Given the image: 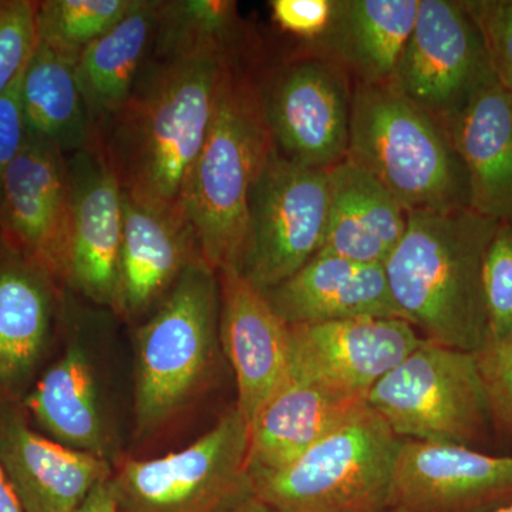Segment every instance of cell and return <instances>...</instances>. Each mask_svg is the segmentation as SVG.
Here are the masks:
<instances>
[{
	"label": "cell",
	"mask_w": 512,
	"mask_h": 512,
	"mask_svg": "<svg viewBox=\"0 0 512 512\" xmlns=\"http://www.w3.org/2000/svg\"><path fill=\"white\" fill-rule=\"evenodd\" d=\"M237 42L161 18L150 55L120 110L96 141L131 200L184 217V194L210 130Z\"/></svg>",
	"instance_id": "1"
},
{
	"label": "cell",
	"mask_w": 512,
	"mask_h": 512,
	"mask_svg": "<svg viewBox=\"0 0 512 512\" xmlns=\"http://www.w3.org/2000/svg\"><path fill=\"white\" fill-rule=\"evenodd\" d=\"M498 224L471 208L409 214L383 268L400 315L424 339L477 355L487 345L483 265Z\"/></svg>",
	"instance_id": "2"
},
{
	"label": "cell",
	"mask_w": 512,
	"mask_h": 512,
	"mask_svg": "<svg viewBox=\"0 0 512 512\" xmlns=\"http://www.w3.org/2000/svg\"><path fill=\"white\" fill-rule=\"evenodd\" d=\"M274 148L261 79L245 66L238 50L225 72L210 130L184 194L185 220L201 258L215 272L238 268L249 192Z\"/></svg>",
	"instance_id": "3"
},
{
	"label": "cell",
	"mask_w": 512,
	"mask_h": 512,
	"mask_svg": "<svg viewBox=\"0 0 512 512\" xmlns=\"http://www.w3.org/2000/svg\"><path fill=\"white\" fill-rule=\"evenodd\" d=\"M348 157L409 214L471 208L466 167L447 128L393 83L353 84Z\"/></svg>",
	"instance_id": "4"
},
{
	"label": "cell",
	"mask_w": 512,
	"mask_h": 512,
	"mask_svg": "<svg viewBox=\"0 0 512 512\" xmlns=\"http://www.w3.org/2000/svg\"><path fill=\"white\" fill-rule=\"evenodd\" d=\"M218 272L204 259L184 269L137 332L134 420L150 436L183 413L210 379L220 342Z\"/></svg>",
	"instance_id": "5"
},
{
	"label": "cell",
	"mask_w": 512,
	"mask_h": 512,
	"mask_svg": "<svg viewBox=\"0 0 512 512\" xmlns=\"http://www.w3.org/2000/svg\"><path fill=\"white\" fill-rule=\"evenodd\" d=\"M400 444L366 404L289 466L251 478L255 497L278 512H387Z\"/></svg>",
	"instance_id": "6"
},
{
	"label": "cell",
	"mask_w": 512,
	"mask_h": 512,
	"mask_svg": "<svg viewBox=\"0 0 512 512\" xmlns=\"http://www.w3.org/2000/svg\"><path fill=\"white\" fill-rule=\"evenodd\" d=\"M366 403L402 440L471 447L494 420L477 353L427 339L373 386Z\"/></svg>",
	"instance_id": "7"
},
{
	"label": "cell",
	"mask_w": 512,
	"mask_h": 512,
	"mask_svg": "<svg viewBox=\"0 0 512 512\" xmlns=\"http://www.w3.org/2000/svg\"><path fill=\"white\" fill-rule=\"evenodd\" d=\"M249 430L237 406L190 446L167 456L121 458L110 484L119 512H234L254 494Z\"/></svg>",
	"instance_id": "8"
},
{
	"label": "cell",
	"mask_w": 512,
	"mask_h": 512,
	"mask_svg": "<svg viewBox=\"0 0 512 512\" xmlns=\"http://www.w3.org/2000/svg\"><path fill=\"white\" fill-rule=\"evenodd\" d=\"M330 204L329 168L308 167L276 147L256 175L238 271L258 291L275 288L319 254Z\"/></svg>",
	"instance_id": "9"
},
{
	"label": "cell",
	"mask_w": 512,
	"mask_h": 512,
	"mask_svg": "<svg viewBox=\"0 0 512 512\" xmlns=\"http://www.w3.org/2000/svg\"><path fill=\"white\" fill-rule=\"evenodd\" d=\"M493 82L483 35L464 2L420 0L394 86L446 127Z\"/></svg>",
	"instance_id": "10"
},
{
	"label": "cell",
	"mask_w": 512,
	"mask_h": 512,
	"mask_svg": "<svg viewBox=\"0 0 512 512\" xmlns=\"http://www.w3.org/2000/svg\"><path fill=\"white\" fill-rule=\"evenodd\" d=\"M322 53L296 57L261 79L266 123L276 150L308 167L348 157L353 86Z\"/></svg>",
	"instance_id": "11"
},
{
	"label": "cell",
	"mask_w": 512,
	"mask_h": 512,
	"mask_svg": "<svg viewBox=\"0 0 512 512\" xmlns=\"http://www.w3.org/2000/svg\"><path fill=\"white\" fill-rule=\"evenodd\" d=\"M70 217L66 154L28 134L0 181V229L6 247L63 281Z\"/></svg>",
	"instance_id": "12"
},
{
	"label": "cell",
	"mask_w": 512,
	"mask_h": 512,
	"mask_svg": "<svg viewBox=\"0 0 512 512\" xmlns=\"http://www.w3.org/2000/svg\"><path fill=\"white\" fill-rule=\"evenodd\" d=\"M66 158L72 217L63 282L89 301L117 313L123 188L96 143Z\"/></svg>",
	"instance_id": "13"
},
{
	"label": "cell",
	"mask_w": 512,
	"mask_h": 512,
	"mask_svg": "<svg viewBox=\"0 0 512 512\" xmlns=\"http://www.w3.org/2000/svg\"><path fill=\"white\" fill-rule=\"evenodd\" d=\"M512 504V457L402 440L387 512H490Z\"/></svg>",
	"instance_id": "14"
},
{
	"label": "cell",
	"mask_w": 512,
	"mask_h": 512,
	"mask_svg": "<svg viewBox=\"0 0 512 512\" xmlns=\"http://www.w3.org/2000/svg\"><path fill=\"white\" fill-rule=\"evenodd\" d=\"M289 329V372L360 400L424 340L409 322L397 318L333 320Z\"/></svg>",
	"instance_id": "15"
},
{
	"label": "cell",
	"mask_w": 512,
	"mask_h": 512,
	"mask_svg": "<svg viewBox=\"0 0 512 512\" xmlns=\"http://www.w3.org/2000/svg\"><path fill=\"white\" fill-rule=\"evenodd\" d=\"M220 342L237 377V409L248 427L284 379L291 329L237 268L218 272Z\"/></svg>",
	"instance_id": "16"
},
{
	"label": "cell",
	"mask_w": 512,
	"mask_h": 512,
	"mask_svg": "<svg viewBox=\"0 0 512 512\" xmlns=\"http://www.w3.org/2000/svg\"><path fill=\"white\" fill-rule=\"evenodd\" d=\"M0 466L23 512H76L111 476L109 460L45 439L5 404H0Z\"/></svg>",
	"instance_id": "17"
},
{
	"label": "cell",
	"mask_w": 512,
	"mask_h": 512,
	"mask_svg": "<svg viewBox=\"0 0 512 512\" xmlns=\"http://www.w3.org/2000/svg\"><path fill=\"white\" fill-rule=\"evenodd\" d=\"M286 370L249 430L248 473H274L328 437L366 406Z\"/></svg>",
	"instance_id": "18"
},
{
	"label": "cell",
	"mask_w": 512,
	"mask_h": 512,
	"mask_svg": "<svg viewBox=\"0 0 512 512\" xmlns=\"http://www.w3.org/2000/svg\"><path fill=\"white\" fill-rule=\"evenodd\" d=\"M262 293L288 326L356 318L403 319L383 265L335 255H316L291 278Z\"/></svg>",
	"instance_id": "19"
},
{
	"label": "cell",
	"mask_w": 512,
	"mask_h": 512,
	"mask_svg": "<svg viewBox=\"0 0 512 512\" xmlns=\"http://www.w3.org/2000/svg\"><path fill=\"white\" fill-rule=\"evenodd\" d=\"M200 258L187 221L150 210L124 194L117 315L130 320L151 315L184 269Z\"/></svg>",
	"instance_id": "20"
},
{
	"label": "cell",
	"mask_w": 512,
	"mask_h": 512,
	"mask_svg": "<svg viewBox=\"0 0 512 512\" xmlns=\"http://www.w3.org/2000/svg\"><path fill=\"white\" fill-rule=\"evenodd\" d=\"M329 177L328 228L319 254L384 265L402 241L409 212L349 157L330 167Z\"/></svg>",
	"instance_id": "21"
},
{
	"label": "cell",
	"mask_w": 512,
	"mask_h": 512,
	"mask_svg": "<svg viewBox=\"0 0 512 512\" xmlns=\"http://www.w3.org/2000/svg\"><path fill=\"white\" fill-rule=\"evenodd\" d=\"M446 128L466 167L471 210L512 222V93L488 84Z\"/></svg>",
	"instance_id": "22"
},
{
	"label": "cell",
	"mask_w": 512,
	"mask_h": 512,
	"mask_svg": "<svg viewBox=\"0 0 512 512\" xmlns=\"http://www.w3.org/2000/svg\"><path fill=\"white\" fill-rule=\"evenodd\" d=\"M420 0H335L319 37L320 53L338 63L353 84L393 83L416 22Z\"/></svg>",
	"instance_id": "23"
},
{
	"label": "cell",
	"mask_w": 512,
	"mask_h": 512,
	"mask_svg": "<svg viewBox=\"0 0 512 512\" xmlns=\"http://www.w3.org/2000/svg\"><path fill=\"white\" fill-rule=\"evenodd\" d=\"M53 279L12 249L0 254V393L19 389L45 352L56 308Z\"/></svg>",
	"instance_id": "24"
},
{
	"label": "cell",
	"mask_w": 512,
	"mask_h": 512,
	"mask_svg": "<svg viewBox=\"0 0 512 512\" xmlns=\"http://www.w3.org/2000/svg\"><path fill=\"white\" fill-rule=\"evenodd\" d=\"M22 103L28 134L66 156L96 141V126L77 79L76 57L42 40L23 74Z\"/></svg>",
	"instance_id": "25"
},
{
	"label": "cell",
	"mask_w": 512,
	"mask_h": 512,
	"mask_svg": "<svg viewBox=\"0 0 512 512\" xmlns=\"http://www.w3.org/2000/svg\"><path fill=\"white\" fill-rule=\"evenodd\" d=\"M161 0H140L113 29L90 43L77 59V79L94 126L113 117L150 55Z\"/></svg>",
	"instance_id": "26"
},
{
	"label": "cell",
	"mask_w": 512,
	"mask_h": 512,
	"mask_svg": "<svg viewBox=\"0 0 512 512\" xmlns=\"http://www.w3.org/2000/svg\"><path fill=\"white\" fill-rule=\"evenodd\" d=\"M26 406L53 441L107 460L109 440L86 353L73 346L43 375Z\"/></svg>",
	"instance_id": "27"
},
{
	"label": "cell",
	"mask_w": 512,
	"mask_h": 512,
	"mask_svg": "<svg viewBox=\"0 0 512 512\" xmlns=\"http://www.w3.org/2000/svg\"><path fill=\"white\" fill-rule=\"evenodd\" d=\"M140 0H46L39 2V40L79 59L90 43L113 29Z\"/></svg>",
	"instance_id": "28"
},
{
	"label": "cell",
	"mask_w": 512,
	"mask_h": 512,
	"mask_svg": "<svg viewBox=\"0 0 512 512\" xmlns=\"http://www.w3.org/2000/svg\"><path fill=\"white\" fill-rule=\"evenodd\" d=\"M483 289L488 325L484 349H487L512 336V222H500L488 244Z\"/></svg>",
	"instance_id": "29"
},
{
	"label": "cell",
	"mask_w": 512,
	"mask_h": 512,
	"mask_svg": "<svg viewBox=\"0 0 512 512\" xmlns=\"http://www.w3.org/2000/svg\"><path fill=\"white\" fill-rule=\"evenodd\" d=\"M39 2L0 0V93L28 67L37 43Z\"/></svg>",
	"instance_id": "30"
},
{
	"label": "cell",
	"mask_w": 512,
	"mask_h": 512,
	"mask_svg": "<svg viewBox=\"0 0 512 512\" xmlns=\"http://www.w3.org/2000/svg\"><path fill=\"white\" fill-rule=\"evenodd\" d=\"M483 35L497 82L512 93V0L464 2Z\"/></svg>",
	"instance_id": "31"
},
{
	"label": "cell",
	"mask_w": 512,
	"mask_h": 512,
	"mask_svg": "<svg viewBox=\"0 0 512 512\" xmlns=\"http://www.w3.org/2000/svg\"><path fill=\"white\" fill-rule=\"evenodd\" d=\"M477 356L494 420L512 431V336Z\"/></svg>",
	"instance_id": "32"
},
{
	"label": "cell",
	"mask_w": 512,
	"mask_h": 512,
	"mask_svg": "<svg viewBox=\"0 0 512 512\" xmlns=\"http://www.w3.org/2000/svg\"><path fill=\"white\" fill-rule=\"evenodd\" d=\"M269 6L272 19L284 32L318 40L332 20L335 0H274Z\"/></svg>",
	"instance_id": "33"
},
{
	"label": "cell",
	"mask_w": 512,
	"mask_h": 512,
	"mask_svg": "<svg viewBox=\"0 0 512 512\" xmlns=\"http://www.w3.org/2000/svg\"><path fill=\"white\" fill-rule=\"evenodd\" d=\"M25 70L13 80L8 89L0 93V181L6 168L18 156L28 138L22 103Z\"/></svg>",
	"instance_id": "34"
},
{
	"label": "cell",
	"mask_w": 512,
	"mask_h": 512,
	"mask_svg": "<svg viewBox=\"0 0 512 512\" xmlns=\"http://www.w3.org/2000/svg\"><path fill=\"white\" fill-rule=\"evenodd\" d=\"M76 512H119L111 490L110 478L97 484Z\"/></svg>",
	"instance_id": "35"
},
{
	"label": "cell",
	"mask_w": 512,
	"mask_h": 512,
	"mask_svg": "<svg viewBox=\"0 0 512 512\" xmlns=\"http://www.w3.org/2000/svg\"><path fill=\"white\" fill-rule=\"evenodd\" d=\"M0 512H23L5 471L0 466Z\"/></svg>",
	"instance_id": "36"
},
{
	"label": "cell",
	"mask_w": 512,
	"mask_h": 512,
	"mask_svg": "<svg viewBox=\"0 0 512 512\" xmlns=\"http://www.w3.org/2000/svg\"><path fill=\"white\" fill-rule=\"evenodd\" d=\"M234 512H278L274 510V508L269 507L268 504H265L264 501L259 500L258 497L252 495L251 498H248L245 503L239 505L237 510Z\"/></svg>",
	"instance_id": "37"
},
{
	"label": "cell",
	"mask_w": 512,
	"mask_h": 512,
	"mask_svg": "<svg viewBox=\"0 0 512 512\" xmlns=\"http://www.w3.org/2000/svg\"><path fill=\"white\" fill-rule=\"evenodd\" d=\"M490 512H512V504L504 505V507L497 508V510H493Z\"/></svg>",
	"instance_id": "38"
}]
</instances>
